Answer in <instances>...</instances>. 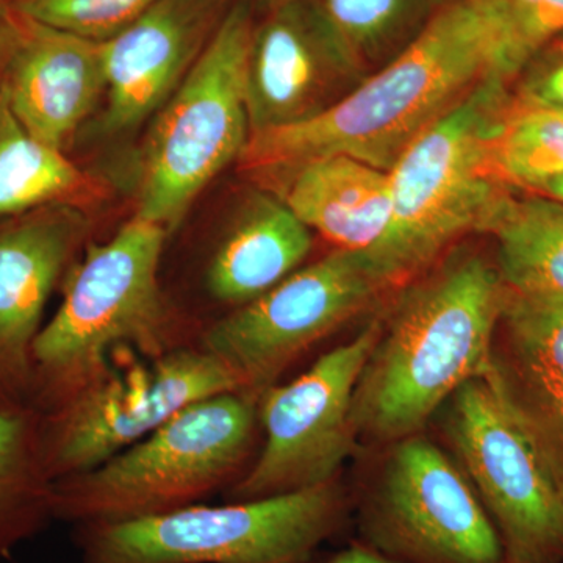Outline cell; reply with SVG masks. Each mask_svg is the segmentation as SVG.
Segmentation results:
<instances>
[{
    "label": "cell",
    "mask_w": 563,
    "mask_h": 563,
    "mask_svg": "<svg viewBox=\"0 0 563 563\" xmlns=\"http://www.w3.org/2000/svg\"><path fill=\"white\" fill-rule=\"evenodd\" d=\"M492 31L479 0H451L393 60L313 120L254 133L239 165L247 173L346 155L390 172L429 125L490 70Z\"/></svg>",
    "instance_id": "cell-1"
},
{
    "label": "cell",
    "mask_w": 563,
    "mask_h": 563,
    "mask_svg": "<svg viewBox=\"0 0 563 563\" xmlns=\"http://www.w3.org/2000/svg\"><path fill=\"white\" fill-rule=\"evenodd\" d=\"M354 396L357 432L415 435L462 385L490 372L509 288L476 252H455L404 285Z\"/></svg>",
    "instance_id": "cell-2"
},
{
    "label": "cell",
    "mask_w": 563,
    "mask_h": 563,
    "mask_svg": "<svg viewBox=\"0 0 563 563\" xmlns=\"http://www.w3.org/2000/svg\"><path fill=\"white\" fill-rule=\"evenodd\" d=\"M510 113V88L484 79L429 125L390 169L391 220L369 251L391 287H404L466 233H487L512 195L492 168Z\"/></svg>",
    "instance_id": "cell-3"
},
{
    "label": "cell",
    "mask_w": 563,
    "mask_h": 563,
    "mask_svg": "<svg viewBox=\"0 0 563 563\" xmlns=\"http://www.w3.org/2000/svg\"><path fill=\"white\" fill-rule=\"evenodd\" d=\"M255 421V402L240 391L192 404L101 465L54 484V517L113 525L192 506L246 457Z\"/></svg>",
    "instance_id": "cell-4"
},
{
    "label": "cell",
    "mask_w": 563,
    "mask_h": 563,
    "mask_svg": "<svg viewBox=\"0 0 563 563\" xmlns=\"http://www.w3.org/2000/svg\"><path fill=\"white\" fill-rule=\"evenodd\" d=\"M446 404L444 429L498 532L504 563H562L561 453L514 398L495 363Z\"/></svg>",
    "instance_id": "cell-5"
},
{
    "label": "cell",
    "mask_w": 563,
    "mask_h": 563,
    "mask_svg": "<svg viewBox=\"0 0 563 563\" xmlns=\"http://www.w3.org/2000/svg\"><path fill=\"white\" fill-rule=\"evenodd\" d=\"M254 11L228 7L202 54L152 118L141 157L136 217L172 232L251 139L244 68Z\"/></svg>",
    "instance_id": "cell-6"
},
{
    "label": "cell",
    "mask_w": 563,
    "mask_h": 563,
    "mask_svg": "<svg viewBox=\"0 0 563 563\" xmlns=\"http://www.w3.org/2000/svg\"><path fill=\"white\" fill-rule=\"evenodd\" d=\"M335 483L306 490L181 507L113 525L81 526L84 563H310L343 526Z\"/></svg>",
    "instance_id": "cell-7"
},
{
    "label": "cell",
    "mask_w": 563,
    "mask_h": 563,
    "mask_svg": "<svg viewBox=\"0 0 563 563\" xmlns=\"http://www.w3.org/2000/svg\"><path fill=\"white\" fill-rule=\"evenodd\" d=\"M168 231L140 217L92 244L66 282L60 309L41 328L32 366L52 393H79L99 379L107 351L163 344L165 303L158 268Z\"/></svg>",
    "instance_id": "cell-8"
},
{
    "label": "cell",
    "mask_w": 563,
    "mask_h": 563,
    "mask_svg": "<svg viewBox=\"0 0 563 563\" xmlns=\"http://www.w3.org/2000/svg\"><path fill=\"white\" fill-rule=\"evenodd\" d=\"M391 288L368 251L335 250L218 321L203 335V350L242 390H266L303 351Z\"/></svg>",
    "instance_id": "cell-9"
},
{
    "label": "cell",
    "mask_w": 563,
    "mask_h": 563,
    "mask_svg": "<svg viewBox=\"0 0 563 563\" xmlns=\"http://www.w3.org/2000/svg\"><path fill=\"white\" fill-rule=\"evenodd\" d=\"M362 543L393 563H504L498 532L468 477L429 440H398L362 503Z\"/></svg>",
    "instance_id": "cell-10"
},
{
    "label": "cell",
    "mask_w": 563,
    "mask_h": 563,
    "mask_svg": "<svg viewBox=\"0 0 563 563\" xmlns=\"http://www.w3.org/2000/svg\"><path fill=\"white\" fill-rule=\"evenodd\" d=\"M383 328L384 318H374L290 384L266 388L261 407L265 444L233 488L236 501L335 483L357 433L355 390Z\"/></svg>",
    "instance_id": "cell-11"
},
{
    "label": "cell",
    "mask_w": 563,
    "mask_h": 563,
    "mask_svg": "<svg viewBox=\"0 0 563 563\" xmlns=\"http://www.w3.org/2000/svg\"><path fill=\"white\" fill-rule=\"evenodd\" d=\"M229 391H242L239 380L206 350L174 351L150 369L96 379L74 395L44 440L47 468L88 472L192 404Z\"/></svg>",
    "instance_id": "cell-12"
},
{
    "label": "cell",
    "mask_w": 563,
    "mask_h": 563,
    "mask_svg": "<svg viewBox=\"0 0 563 563\" xmlns=\"http://www.w3.org/2000/svg\"><path fill=\"white\" fill-rule=\"evenodd\" d=\"M366 76L318 0H268L252 22L244 68L251 135L320 117Z\"/></svg>",
    "instance_id": "cell-13"
},
{
    "label": "cell",
    "mask_w": 563,
    "mask_h": 563,
    "mask_svg": "<svg viewBox=\"0 0 563 563\" xmlns=\"http://www.w3.org/2000/svg\"><path fill=\"white\" fill-rule=\"evenodd\" d=\"M0 91L25 131L66 152L106 99L102 43L11 9L0 44Z\"/></svg>",
    "instance_id": "cell-14"
},
{
    "label": "cell",
    "mask_w": 563,
    "mask_h": 563,
    "mask_svg": "<svg viewBox=\"0 0 563 563\" xmlns=\"http://www.w3.org/2000/svg\"><path fill=\"white\" fill-rule=\"evenodd\" d=\"M225 10V0H157L102 43L103 131L120 135L152 120L190 73Z\"/></svg>",
    "instance_id": "cell-15"
},
{
    "label": "cell",
    "mask_w": 563,
    "mask_h": 563,
    "mask_svg": "<svg viewBox=\"0 0 563 563\" xmlns=\"http://www.w3.org/2000/svg\"><path fill=\"white\" fill-rule=\"evenodd\" d=\"M74 206H47L0 224V407L31 380L44 307L84 239Z\"/></svg>",
    "instance_id": "cell-16"
},
{
    "label": "cell",
    "mask_w": 563,
    "mask_h": 563,
    "mask_svg": "<svg viewBox=\"0 0 563 563\" xmlns=\"http://www.w3.org/2000/svg\"><path fill=\"white\" fill-rule=\"evenodd\" d=\"M258 177L336 250L373 251L390 225V173L368 163L331 155Z\"/></svg>",
    "instance_id": "cell-17"
},
{
    "label": "cell",
    "mask_w": 563,
    "mask_h": 563,
    "mask_svg": "<svg viewBox=\"0 0 563 563\" xmlns=\"http://www.w3.org/2000/svg\"><path fill=\"white\" fill-rule=\"evenodd\" d=\"M312 246L313 232L276 192L263 187L244 198L214 251L207 288L218 301L242 307L301 268Z\"/></svg>",
    "instance_id": "cell-18"
},
{
    "label": "cell",
    "mask_w": 563,
    "mask_h": 563,
    "mask_svg": "<svg viewBox=\"0 0 563 563\" xmlns=\"http://www.w3.org/2000/svg\"><path fill=\"white\" fill-rule=\"evenodd\" d=\"M495 368L563 457V295L509 290Z\"/></svg>",
    "instance_id": "cell-19"
},
{
    "label": "cell",
    "mask_w": 563,
    "mask_h": 563,
    "mask_svg": "<svg viewBox=\"0 0 563 563\" xmlns=\"http://www.w3.org/2000/svg\"><path fill=\"white\" fill-rule=\"evenodd\" d=\"M102 196L101 181L66 152L25 131L0 91V222L58 203L84 209Z\"/></svg>",
    "instance_id": "cell-20"
},
{
    "label": "cell",
    "mask_w": 563,
    "mask_h": 563,
    "mask_svg": "<svg viewBox=\"0 0 563 563\" xmlns=\"http://www.w3.org/2000/svg\"><path fill=\"white\" fill-rule=\"evenodd\" d=\"M487 233L495 236V266L510 291L563 295V202L542 192H512Z\"/></svg>",
    "instance_id": "cell-21"
},
{
    "label": "cell",
    "mask_w": 563,
    "mask_h": 563,
    "mask_svg": "<svg viewBox=\"0 0 563 563\" xmlns=\"http://www.w3.org/2000/svg\"><path fill=\"white\" fill-rule=\"evenodd\" d=\"M49 474L31 415L0 407V563L54 517Z\"/></svg>",
    "instance_id": "cell-22"
},
{
    "label": "cell",
    "mask_w": 563,
    "mask_h": 563,
    "mask_svg": "<svg viewBox=\"0 0 563 563\" xmlns=\"http://www.w3.org/2000/svg\"><path fill=\"white\" fill-rule=\"evenodd\" d=\"M366 73L401 54L451 0H318Z\"/></svg>",
    "instance_id": "cell-23"
},
{
    "label": "cell",
    "mask_w": 563,
    "mask_h": 563,
    "mask_svg": "<svg viewBox=\"0 0 563 563\" xmlns=\"http://www.w3.org/2000/svg\"><path fill=\"white\" fill-rule=\"evenodd\" d=\"M492 168L507 187L542 192L563 176V113L510 110L492 146Z\"/></svg>",
    "instance_id": "cell-24"
},
{
    "label": "cell",
    "mask_w": 563,
    "mask_h": 563,
    "mask_svg": "<svg viewBox=\"0 0 563 563\" xmlns=\"http://www.w3.org/2000/svg\"><path fill=\"white\" fill-rule=\"evenodd\" d=\"M492 31L488 79L512 87L544 51L563 40V0H479Z\"/></svg>",
    "instance_id": "cell-25"
},
{
    "label": "cell",
    "mask_w": 563,
    "mask_h": 563,
    "mask_svg": "<svg viewBox=\"0 0 563 563\" xmlns=\"http://www.w3.org/2000/svg\"><path fill=\"white\" fill-rule=\"evenodd\" d=\"M157 0H9L11 9L51 27L106 43Z\"/></svg>",
    "instance_id": "cell-26"
},
{
    "label": "cell",
    "mask_w": 563,
    "mask_h": 563,
    "mask_svg": "<svg viewBox=\"0 0 563 563\" xmlns=\"http://www.w3.org/2000/svg\"><path fill=\"white\" fill-rule=\"evenodd\" d=\"M510 95V110H553L563 113V44L543 52L520 74Z\"/></svg>",
    "instance_id": "cell-27"
},
{
    "label": "cell",
    "mask_w": 563,
    "mask_h": 563,
    "mask_svg": "<svg viewBox=\"0 0 563 563\" xmlns=\"http://www.w3.org/2000/svg\"><path fill=\"white\" fill-rule=\"evenodd\" d=\"M310 563H393L387 558L376 553L372 548L366 547L362 542L352 543L343 550L336 551L328 558L321 559L318 562Z\"/></svg>",
    "instance_id": "cell-28"
},
{
    "label": "cell",
    "mask_w": 563,
    "mask_h": 563,
    "mask_svg": "<svg viewBox=\"0 0 563 563\" xmlns=\"http://www.w3.org/2000/svg\"><path fill=\"white\" fill-rule=\"evenodd\" d=\"M542 195L550 196V198L563 202V176L558 177V179L551 181L550 185H547Z\"/></svg>",
    "instance_id": "cell-29"
},
{
    "label": "cell",
    "mask_w": 563,
    "mask_h": 563,
    "mask_svg": "<svg viewBox=\"0 0 563 563\" xmlns=\"http://www.w3.org/2000/svg\"><path fill=\"white\" fill-rule=\"evenodd\" d=\"M10 13L11 7L9 0H0V44H2L3 33H5L7 24H9Z\"/></svg>",
    "instance_id": "cell-30"
},
{
    "label": "cell",
    "mask_w": 563,
    "mask_h": 563,
    "mask_svg": "<svg viewBox=\"0 0 563 563\" xmlns=\"http://www.w3.org/2000/svg\"><path fill=\"white\" fill-rule=\"evenodd\" d=\"M563 563V562H562Z\"/></svg>",
    "instance_id": "cell-31"
}]
</instances>
